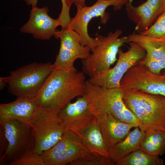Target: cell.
<instances>
[{"label": "cell", "mask_w": 165, "mask_h": 165, "mask_svg": "<svg viewBox=\"0 0 165 165\" xmlns=\"http://www.w3.org/2000/svg\"><path fill=\"white\" fill-rule=\"evenodd\" d=\"M140 61L152 73L160 74L163 69L160 61L152 58L146 55L145 57Z\"/></svg>", "instance_id": "cell-26"}, {"label": "cell", "mask_w": 165, "mask_h": 165, "mask_svg": "<svg viewBox=\"0 0 165 165\" xmlns=\"http://www.w3.org/2000/svg\"></svg>", "instance_id": "cell-31"}, {"label": "cell", "mask_w": 165, "mask_h": 165, "mask_svg": "<svg viewBox=\"0 0 165 165\" xmlns=\"http://www.w3.org/2000/svg\"><path fill=\"white\" fill-rule=\"evenodd\" d=\"M9 165H45L40 154L29 151L10 163Z\"/></svg>", "instance_id": "cell-25"}, {"label": "cell", "mask_w": 165, "mask_h": 165, "mask_svg": "<svg viewBox=\"0 0 165 165\" xmlns=\"http://www.w3.org/2000/svg\"><path fill=\"white\" fill-rule=\"evenodd\" d=\"M8 145V141L3 127L0 125V157L4 153Z\"/></svg>", "instance_id": "cell-27"}, {"label": "cell", "mask_w": 165, "mask_h": 165, "mask_svg": "<svg viewBox=\"0 0 165 165\" xmlns=\"http://www.w3.org/2000/svg\"><path fill=\"white\" fill-rule=\"evenodd\" d=\"M122 31L117 29L107 36L98 35L94 49L82 62V72L92 78L110 68L117 60L119 48L128 42V36L120 37Z\"/></svg>", "instance_id": "cell-5"}, {"label": "cell", "mask_w": 165, "mask_h": 165, "mask_svg": "<svg viewBox=\"0 0 165 165\" xmlns=\"http://www.w3.org/2000/svg\"><path fill=\"white\" fill-rule=\"evenodd\" d=\"M96 118L108 151L116 143L123 139L131 129L137 127L121 121L109 114L101 115Z\"/></svg>", "instance_id": "cell-17"}, {"label": "cell", "mask_w": 165, "mask_h": 165, "mask_svg": "<svg viewBox=\"0 0 165 165\" xmlns=\"http://www.w3.org/2000/svg\"><path fill=\"white\" fill-rule=\"evenodd\" d=\"M41 108L35 97H17L13 102L0 105V120H17L31 125Z\"/></svg>", "instance_id": "cell-15"}, {"label": "cell", "mask_w": 165, "mask_h": 165, "mask_svg": "<svg viewBox=\"0 0 165 165\" xmlns=\"http://www.w3.org/2000/svg\"><path fill=\"white\" fill-rule=\"evenodd\" d=\"M91 153L78 135L66 129L58 141L40 155L45 165H65Z\"/></svg>", "instance_id": "cell-10"}, {"label": "cell", "mask_w": 165, "mask_h": 165, "mask_svg": "<svg viewBox=\"0 0 165 165\" xmlns=\"http://www.w3.org/2000/svg\"><path fill=\"white\" fill-rule=\"evenodd\" d=\"M7 83L5 82L0 80V90H2L5 87Z\"/></svg>", "instance_id": "cell-30"}, {"label": "cell", "mask_w": 165, "mask_h": 165, "mask_svg": "<svg viewBox=\"0 0 165 165\" xmlns=\"http://www.w3.org/2000/svg\"><path fill=\"white\" fill-rule=\"evenodd\" d=\"M60 114L66 129L74 132L84 127L94 117L82 96L75 102L68 103L60 111Z\"/></svg>", "instance_id": "cell-16"}, {"label": "cell", "mask_w": 165, "mask_h": 165, "mask_svg": "<svg viewBox=\"0 0 165 165\" xmlns=\"http://www.w3.org/2000/svg\"><path fill=\"white\" fill-rule=\"evenodd\" d=\"M83 141L92 154L109 158L100 126L95 116L83 128L75 132Z\"/></svg>", "instance_id": "cell-18"}, {"label": "cell", "mask_w": 165, "mask_h": 165, "mask_svg": "<svg viewBox=\"0 0 165 165\" xmlns=\"http://www.w3.org/2000/svg\"><path fill=\"white\" fill-rule=\"evenodd\" d=\"M85 75L82 72L55 68L37 93V102L42 108L60 111L72 99L83 94L86 81Z\"/></svg>", "instance_id": "cell-1"}, {"label": "cell", "mask_w": 165, "mask_h": 165, "mask_svg": "<svg viewBox=\"0 0 165 165\" xmlns=\"http://www.w3.org/2000/svg\"><path fill=\"white\" fill-rule=\"evenodd\" d=\"M25 2L28 5L37 6L38 0H20ZM62 6L61 11V13L66 14L68 13L69 11L68 10L65 4V0H61Z\"/></svg>", "instance_id": "cell-28"}, {"label": "cell", "mask_w": 165, "mask_h": 165, "mask_svg": "<svg viewBox=\"0 0 165 165\" xmlns=\"http://www.w3.org/2000/svg\"><path fill=\"white\" fill-rule=\"evenodd\" d=\"M55 69L54 64L33 62L11 71L0 80L8 85V90L17 98L36 97L47 78Z\"/></svg>", "instance_id": "cell-4"}, {"label": "cell", "mask_w": 165, "mask_h": 165, "mask_svg": "<svg viewBox=\"0 0 165 165\" xmlns=\"http://www.w3.org/2000/svg\"><path fill=\"white\" fill-rule=\"evenodd\" d=\"M140 34L165 42V12L150 28Z\"/></svg>", "instance_id": "cell-23"}, {"label": "cell", "mask_w": 165, "mask_h": 165, "mask_svg": "<svg viewBox=\"0 0 165 165\" xmlns=\"http://www.w3.org/2000/svg\"><path fill=\"white\" fill-rule=\"evenodd\" d=\"M8 141L7 148L0 157V165L10 163L34 147L32 128L29 124L17 120H0Z\"/></svg>", "instance_id": "cell-8"}, {"label": "cell", "mask_w": 165, "mask_h": 165, "mask_svg": "<svg viewBox=\"0 0 165 165\" xmlns=\"http://www.w3.org/2000/svg\"><path fill=\"white\" fill-rule=\"evenodd\" d=\"M120 88L122 90H137L165 97V74L152 73L140 61L124 74Z\"/></svg>", "instance_id": "cell-12"}, {"label": "cell", "mask_w": 165, "mask_h": 165, "mask_svg": "<svg viewBox=\"0 0 165 165\" xmlns=\"http://www.w3.org/2000/svg\"><path fill=\"white\" fill-rule=\"evenodd\" d=\"M145 134L139 149L150 155L159 156L165 153V131L150 129Z\"/></svg>", "instance_id": "cell-21"}, {"label": "cell", "mask_w": 165, "mask_h": 165, "mask_svg": "<svg viewBox=\"0 0 165 165\" xmlns=\"http://www.w3.org/2000/svg\"><path fill=\"white\" fill-rule=\"evenodd\" d=\"M60 111L41 107L31 124L34 137V152L41 154L52 147L61 138L66 128Z\"/></svg>", "instance_id": "cell-6"}, {"label": "cell", "mask_w": 165, "mask_h": 165, "mask_svg": "<svg viewBox=\"0 0 165 165\" xmlns=\"http://www.w3.org/2000/svg\"><path fill=\"white\" fill-rule=\"evenodd\" d=\"M129 0H97L90 6H76L77 12L72 18L68 28L75 31L80 36L81 44L89 47L92 51L96 43V38L90 37L88 32V26L91 19L98 16L101 17V22L105 24L109 19L108 14L106 12L109 6H112L115 11L121 9Z\"/></svg>", "instance_id": "cell-7"}, {"label": "cell", "mask_w": 165, "mask_h": 165, "mask_svg": "<svg viewBox=\"0 0 165 165\" xmlns=\"http://www.w3.org/2000/svg\"><path fill=\"white\" fill-rule=\"evenodd\" d=\"M68 165H114V164L108 158L91 153L77 159Z\"/></svg>", "instance_id": "cell-24"}, {"label": "cell", "mask_w": 165, "mask_h": 165, "mask_svg": "<svg viewBox=\"0 0 165 165\" xmlns=\"http://www.w3.org/2000/svg\"><path fill=\"white\" fill-rule=\"evenodd\" d=\"M129 42L135 43L142 47L146 55L158 61L165 59V42L136 33L135 31L130 35Z\"/></svg>", "instance_id": "cell-20"}, {"label": "cell", "mask_w": 165, "mask_h": 165, "mask_svg": "<svg viewBox=\"0 0 165 165\" xmlns=\"http://www.w3.org/2000/svg\"><path fill=\"white\" fill-rule=\"evenodd\" d=\"M145 134L139 127L129 132L123 140L116 143L108 151L109 158L115 165L116 162L132 152L139 149L140 144Z\"/></svg>", "instance_id": "cell-19"}, {"label": "cell", "mask_w": 165, "mask_h": 165, "mask_svg": "<svg viewBox=\"0 0 165 165\" xmlns=\"http://www.w3.org/2000/svg\"><path fill=\"white\" fill-rule=\"evenodd\" d=\"M54 36L60 38L59 51L54 63L55 68L65 71L77 70L74 63L78 59L87 58L91 51L90 48L81 44L79 35L73 30L66 28L56 31Z\"/></svg>", "instance_id": "cell-11"}, {"label": "cell", "mask_w": 165, "mask_h": 165, "mask_svg": "<svg viewBox=\"0 0 165 165\" xmlns=\"http://www.w3.org/2000/svg\"><path fill=\"white\" fill-rule=\"evenodd\" d=\"M133 1L129 0L125 6L128 16L135 24L138 33L148 29L165 12V0H146L137 7L133 5Z\"/></svg>", "instance_id": "cell-13"}, {"label": "cell", "mask_w": 165, "mask_h": 165, "mask_svg": "<svg viewBox=\"0 0 165 165\" xmlns=\"http://www.w3.org/2000/svg\"><path fill=\"white\" fill-rule=\"evenodd\" d=\"M81 96L86 100L90 110L94 116L109 114L123 122L140 126V122L125 104L123 90L120 88H103L93 84L88 80Z\"/></svg>", "instance_id": "cell-2"}, {"label": "cell", "mask_w": 165, "mask_h": 165, "mask_svg": "<svg viewBox=\"0 0 165 165\" xmlns=\"http://www.w3.org/2000/svg\"><path fill=\"white\" fill-rule=\"evenodd\" d=\"M48 8L32 6L30 17L28 22L20 28L21 32L30 34L35 38L42 40L50 39L60 26L58 20L51 18L48 14Z\"/></svg>", "instance_id": "cell-14"}, {"label": "cell", "mask_w": 165, "mask_h": 165, "mask_svg": "<svg viewBox=\"0 0 165 165\" xmlns=\"http://www.w3.org/2000/svg\"><path fill=\"white\" fill-rule=\"evenodd\" d=\"M67 8L70 11L72 5L74 3L76 6H83L85 5V0H65Z\"/></svg>", "instance_id": "cell-29"}, {"label": "cell", "mask_w": 165, "mask_h": 165, "mask_svg": "<svg viewBox=\"0 0 165 165\" xmlns=\"http://www.w3.org/2000/svg\"><path fill=\"white\" fill-rule=\"evenodd\" d=\"M163 160L159 156L150 155L138 149L116 162L115 165H163Z\"/></svg>", "instance_id": "cell-22"}, {"label": "cell", "mask_w": 165, "mask_h": 165, "mask_svg": "<svg viewBox=\"0 0 165 165\" xmlns=\"http://www.w3.org/2000/svg\"><path fill=\"white\" fill-rule=\"evenodd\" d=\"M122 90L123 101L140 123V130L165 131V97L137 90Z\"/></svg>", "instance_id": "cell-3"}, {"label": "cell", "mask_w": 165, "mask_h": 165, "mask_svg": "<svg viewBox=\"0 0 165 165\" xmlns=\"http://www.w3.org/2000/svg\"><path fill=\"white\" fill-rule=\"evenodd\" d=\"M130 47L124 52L119 49L115 65L88 80L93 84L106 88H120V82L127 71L146 55L145 50L137 44L129 42Z\"/></svg>", "instance_id": "cell-9"}]
</instances>
